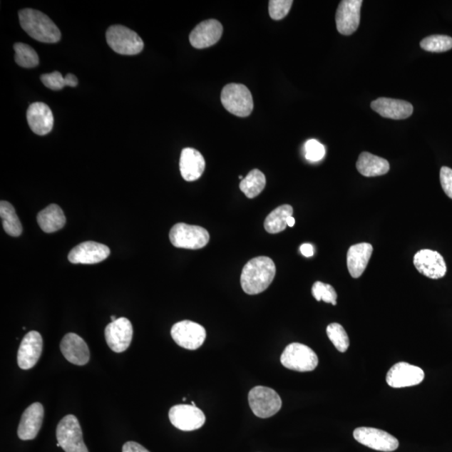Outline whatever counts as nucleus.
I'll list each match as a JSON object with an SVG mask.
<instances>
[{
	"mask_svg": "<svg viewBox=\"0 0 452 452\" xmlns=\"http://www.w3.org/2000/svg\"><path fill=\"white\" fill-rule=\"evenodd\" d=\"M312 296L317 302L324 301L327 304L337 305V292L333 287L322 282H316L312 287Z\"/></svg>",
	"mask_w": 452,
	"mask_h": 452,
	"instance_id": "obj_34",
	"label": "nucleus"
},
{
	"mask_svg": "<svg viewBox=\"0 0 452 452\" xmlns=\"http://www.w3.org/2000/svg\"><path fill=\"white\" fill-rule=\"evenodd\" d=\"M14 49L16 52L14 61L17 65L24 67V68H34L39 65V56L31 46L24 44V43H16Z\"/></svg>",
	"mask_w": 452,
	"mask_h": 452,
	"instance_id": "obj_31",
	"label": "nucleus"
},
{
	"mask_svg": "<svg viewBox=\"0 0 452 452\" xmlns=\"http://www.w3.org/2000/svg\"><path fill=\"white\" fill-rule=\"evenodd\" d=\"M26 117L29 126L37 135H46L54 126V117L49 106L46 103L31 104L27 110Z\"/></svg>",
	"mask_w": 452,
	"mask_h": 452,
	"instance_id": "obj_21",
	"label": "nucleus"
},
{
	"mask_svg": "<svg viewBox=\"0 0 452 452\" xmlns=\"http://www.w3.org/2000/svg\"><path fill=\"white\" fill-rule=\"evenodd\" d=\"M37 222L43 232L54 233L64 227L66 219L61 207L52 204L38 214Z\"/></svg>",
	"mask_w": 452,
	"mask_h": 452,
	"instance_id": "obj_25",
	"label": "nucleus"
},
{
	"mask_svg": "<svg viewBox=\"0 0 452 452\" xmlns=\"http://www.w3.org/2000/svg\"><path fill=\"white\" fill-rule=\"evenodd\" d=\"M110 249L106 245L95 242H86L78 245L68 255L72 264H97L109 257Z\"/></svg>",
	"mask_w": 452,
	"mask_h": 452,
	"instance_id": "obj_17",
	"label": "nucleus"
},
{
	"mask_svg": "<svg viewBox=\"0 0 452 452\" xmlns=\"http://www.w3.org/2000/svg\"><path fill=\"white\" fill-rule=\"evenodd\" d=\"M171 336L180 347L189 350L198 349L206 339L203 326L190 320L179 322L172 327Z\"/></svg>",
	"mask_w": 452,
	"mask_h": 452,
	"instance_id": "obj_9",
	"label": "nucleus"
},
{
	"mask_svg": "<svg viewBox=\"0 0 452 452\" xmlns=\"http://www.w3.org/2000/svg\"><path fill=\"white\" fill-rule=\"evenodd\" d=\"M223 34V27L216 20H207L199 24L190 35L192 46L196 49H205L216 44Z\"/></svg>",
	"mask_w": 452,
	"mask_h": 452,
	"instance_id": "obj_18",
	"label": "nucleus"
},
{
	"mask_svg": "<svg viewBox=\"0 0 452 452\" xmlns=\"http://www.w3.org/2000/svg\"><path fill=\"white\" fill-rule=\"evenodd\" d=\"M287 223V226H289V227H293V226H294L295 225V219L293 218L292 216H290V217H288Z\"/></svg>",
	"mask_w": 452,
	"mask_h": 452,
	"instance_id": "obj_40",
	"label": "nucleus"
},
{
	"mask_svg": "<svg viewBox=\"0 0 452 452\" xmlns=\"http://www.w3.org/2000/svg\"><path fill=\"white\" fill-rule=\"evenodd\" d=\"M56 439L66 452H89L84 443L79 421L73 415L66 416L59 422Z\"/></svg>",
	"mask_w": 452,
	"mask_h": 452,
	"instance_id": "obj_7",
	"label": "nucleus"
},
{
	"mask_svg": "<svg viewBox=\"0 0 452 452\" xmlns=\"http://www.w3.org/2000/svg\"><path fill=\"white\" fill-rule=\"evenodd\" d=\"M275 263L267 257H258L243 267L240 284L248 295H257L266 291L276 276Z\"/></svg>",
	"mask_w": 452,
	"mask_h": 452,
	"instance_id": "obj_1",
	"label": "nucleus"
},
{
	"mask_svg": "<svg viewBox=\"0 0 452 452\" xmlns=\"http://www.w3.org/2000/svg\"><path fill=\"white\" fill-rule=\"evenodd\" d=\"M111 319H112V321L113 322V321H115V320H117L118 319H117V317H115V316H112V317H111Z\"/></svg>",
	"mask_w": 452,
	"mask_h": 452,
	"instance_id": "obj_41",
	"label": "nucleus"
},
{
	"mask_svg": "<svg viewBox=\"0 0 452 452\" xmlns=\"http://www.w3.org/2000/svg\"><path fill=\"white\" fill-rule=\"evenodd\" d=\"M293 208L289 205H283L277 207L267 215L264 222V228L268 233L277 234L285 230L287 226L288 217L292 216Z\"/></svg>",
	"mask_w": 452,
	"mask_h": 452,
	"instance_id": "obj_27",
	"label": "nucleus"
},
{
	"mask_svg": "<svg viewBox=\"0 0 452 452\" xmlns=\"http://www.w3.org/2000/svg\"><path fill=\"white\" fill-rule=\"evenodd\" d=\"M325 148L315 139H310L305 144V156L307 160L317 162L325 156Z\"/></svg>",
	"mask_w": 452,
	"mask_h": 452,
	"instance_id": "obj_36",
	"label": "nucleus"
},
{
	"mask_svg": "<svg viewBox=\"0 0 452 452\" xmlns=\"http://www.w3.org/2000/svg\"><path fill=\"white\" fill-rule=\"evenodd\" d=\"M425 378L423 370L415 365L401 362L394 364L387 374L386 382L392 388H405L417 386Z\"/></svg>",
	"mask_w": 452,
	"mask_h": 452,
	"instance_id": "obj_14",
	"label": "nucleus"
},
{
	"mask_svg": "<svg viewBox=\"0 0 452 452\" xmlns=\"http://www.w3.org/2000/svg\"><path fill=\"white\" fill-rule=\"evenodd\" d=\"M170 240L177 248L199 250L209 243L210 234L201 226L178 223L170 230Z\"/></svg>",
	"mask_w": 452,
	"mask_h": 452,
	"instance_id": "obj_5",
	"label": "nucleus"
},
{
	"mask_svg": "<svg viewBox=\"0 0 452 452\" xmlns=\"http://www.w3.org/2000/svg\"><path fill=\"white\" fill-rule=\"evenodd\" d=\"M44 407L41 403H34L24 411L18 427L19 438L23 441L35 439L44 420Z\"/></svg>",
	"mask_w": 452,
	"mask_h": 452,
	"instance_id": "obj_19",
	"label": "nucleus"
},
{
	"mask_svg": "<svg viewBox=\"0 0 452 452\" xmlns=\"http://www.w3.org/2000/svg\"><path fill=\"white\" fill-rule=\"evenodd\" d=\"M123 452H150L135 441H128L123 446Z\"/></svg>",
	"mask_w": 452,
	"mask_h": 452,
	"instance_id": "obj_38",
	"label": "nucleus"
},
{
	"mask_svg": "<svg viewBox=\"0 0 452 452\" xmlns=\"http://www.w3.org/2000/svg\"><path fill=\"white\" fill-rule=\"evenodd\" d=\"M371 108L381 117L402 120L410 118L413 113V106L406 101L379 98L371 103Z\"/></svg>",
	"mask_w": 452,
	"mask_h": 452,
	"instance_id": "obj_22",
	"label": "nucleus"
},
{
	"mask_svg": "<svg viewBox=\"0 0 452 452\" xmlns=\"http://www.w3.org/2000/svg\"><path fill=\"white\" fill-rule=\"evenodd\" d=\"M356 168L363 176L376 177L387 174L389 171V163L383 158L364 152L359 155Z\"/></svg>",
	"mask_w": 452,
	"mask_h": 452,
	"instance_id": "obj_26",
	"label": "nucleus"
},
{
	"mask_svg": "<svg viewBox=\"0 0 452 452\" xmlns=\"http://www.w3.org/2000/svg\"><path fill=\"white\" fill-rule=\"evenodd\" d=\"M0 216L6 232L13 237H20L23 232L22 225L11 203L4 200L0 202Z\"/></svg>",
	"mask_w": 452,
	"mask_h": 452,
	"instance_id": "obj_28",
	"label": "nucleus"
},
{
	"mask_svg": "<svg viewBox=\"0 0 452 452\" xmlns=\"http://www.w3.org/2000/svg\"><path fill=\"white\" fill-rule=\"evenodd\" d=\"M300 251L302 255H304L306 257H311L314 256V250L310 244H304L302 245L300 247Z\"/></svg>",
	"mask_w": 452,
	"mask_h": 452,
	"instance_id": "obj_39",
	"label": "nucleus"
},
{
	"mask_svg": "<svg viewBox=\"0 0 452 452\" xmlns=\"http://www.w3.org/2000/svg\"><path fill=\"white\" fill-rule=\"evenodd\" d=\"M421 47L430 52H446L452 49V38L447 36L435 35L425 38Z\"/></svg>",
	"mask_w": 452,
	"mask_h": 452,
	"instance_id": "obj_33",
	"label": "nucleus"
},
{
	"mask_svg": "<svg viewBox=\"0 0 452 452\" xmlns=\"http://www.w3.org/2000/svg\"><path fill=\"white\" fill-rule=\"evenodd\" d=\"M362 0H343L336 13V26L344 36H351L359 28Z\"/></svg>",
	"mask_w": 452,
	"mask_h": 452,
	"instance_id": "obj_13",
	"label": "nucleus"
},
{
	"mask_svg": "<svg viewBox=\"0 0 452 452\" xmlns=\"http://www.w3.org/2000/svg\"><path fill=\"white\" fill-rule=\"evenodd\" d=\"M248 401L252 412L259 418L275 416L281 410L282 399L274 389L265 386H256L248 394Z\"/></svg>",
	"mask_w": 452,
	"mask_h": 452,
	"instance_id": "obj_8",
	"label": "nucleus"
},
{
	"mask_svg": "<svg viewBox=\"0 0 452 452\" xmlns=\"http://www.w3.org/2000/svg\"><path fill=\"white\" fill-rule=\"evenodd\" d=\"M21 26L33 39L48 44L59 42V28L44 13L36 9H25L19 12Z\"/></svg>",
	"mask_w": 452,
	"mask_h": 452,
	"instance_id": "obj_2",
	"label": "nucleus"
},
{
	"mask_svg": "<svg viewBox=\"0 0 452 452\" xmlns=\"http://www.w3.org/2000/svg\"><path fill=\"white\" fill-rule=\"evenodd\" d=\"M61 351L67 361L83 366L90 360V350L84 339L78 334L70 333L61 342Z\"/></svg>",
	"mask_w": 452,
	"mask_h": 452,
	"instance_id": "obj_20",
	"label": "nucleus"
},
{
	"mask_svg": "<svg viewBox=\"0 0 452 452\" xmlns=\"http://www.w3.org/2000/svg\"><path fill=\"white\" fill-rule=\"evenodd\" d=\"M442 189L446 195L452 200V170L448 167H442L440 172Z\"/></svg>",
	"mask_w": 452,
	"mask_h": 452,
	"instance_id": "obj_37",
	"label": "nucleus"
},
{
	"mask_svg": "<svg viewBox=\"0 0 452 452\" xmlns=\"http://www.w3.org/2000/svg\"><path fill=\"white\" fill-rule=\"evenodd\" d=\"M239 179L242 180L244 179V178H243V176L240 175V176L239 177Z\"/></svg>",
	"mask_w": 452,
	"mask_h": 452,
	"instance_id": "obj_43",
	"label": "nucleus"
},
{
	"mask_svg": "<svg viewBox=\"0 0 452 452\" xmlns=\"http://www.w3.org/2000/svg\"><path fill=\"white\" fill-rule=\"evenodd\" d=\"M220 100L229 113L240 118L250 116L254 108L251 91L242 84L226 85L221 91Z\"/></svg>",
	"mask_w": 452,
	"mask_h": 452,
	"instance_id": "obj_3",
	"label": "nucleus"
},
{
	"mask_svg": "<svg viewBox=\"0 0 452 452\" xmlns=\"http://www.w3.org/2000/svg\"><path fill=\"white\" fill-rule=\"evenodd\" d=\"M327 334L335 348L341 353H344L349 347V339L347 333L339 324H331L327 328Z\"/></svg>",
	"mask_w": 452,
	"mask_h": 452,
	"instance_id": "obj_32",
	"label": "nucleus"
},
{
	"mask_svg": "<svg viewBox=\"0 0 452 452\" xmlns=\"http://www.w3.org/2000/svg\"><path fill=\"white\" fill-rule=\"evenodd\" d=\"M180 170L183 179L188 182L199 180L205 170L203 155L195 148L183 149L180 160Z\"/></svg>",
	"mask_w": 452,
	"mask_h": 452,
	"instance_id": "obj_23",
	"label": "nucleus"
},
{
	"mask_svg": "<svg viewBox=\"0 0 452 452\" xmlns=\"http://www.w3.org/2000/svg\"><path fill=\"white\" fill-rule=\"evenodd\" d=\"M417 271L422 275L431 279H440L445 277L446 264L441 255L431 250H421L413 260Z\"/></svg>",
	"mask_w": 452,
	"mask_h": 452,
	"instance_id": "obj_16",
	"label": "nucleus"
},
{
	"mask_svg": "<svg viewBox=\"0 0 452 452\" xmlns=\"http://www.w3.org/2000/svg\"><path fill=\"white\" fill-rule=\"evenodd\" d=\"M292 0H271L269 1V14L272 20L280 21L287 16L292 8Z\"/></svg>",
	"mask_w": 452,
	"mask_h": 452,
	"instance_id": "obj_35",
	"label": "nucleus"
},
{
	"mask_svg": "<svg viewBox=\"0 0 452 452\" xmlns=\"http://www.w3.org/2000/svg\"><path fill=\"white\" fill-rule=\"evenodd\" d=\"M172 425L180 431H192L205 425L206 417L198 407L190 405L173 406L168 413Z\"/></svg>",
	"mask_w": 452,
	"mask_h": 452,
	"instance_id": "obj_11",
	"label": "nucleus"
},
{
	"mask_svg": "<svg viewBox=\"0 0 452 452\" xmlns=\"http://www.w3.org/2000/svg\"><path fill=\"white\" fill-rule=\"evenodd\" d=\"M191 406H196L195 403L194 401H191Z\"/></svg>",
	"mask_w": 452,
	"mask_h": 452,
	"instance_id": "obj_42",
	"label": "nucleus"
},
{
	"mask_svg": "<svg viewBox=\"0 0 452 452\" xmlns=\"http://www.w3.org/2000/svg\"><path fill=\"white\" fill-rule=\"evenodd\" d=\"M266 185L265 175L259 170H253L240 182V189L247 198L253 199L262 193Z\"/></svg>",
	"mask_w": 452,
	"mask_h": 452,
	"instance_id": "obj_29",
	"label": "nucleus"
},
{
	"mask_svg": "<svg viewBox=\"0 0 452 452\" xmlns=\"http://www.w3.org/2000/svg\"><path fill=\"white\" fill-rule=\"evenodd\" d=\"M106 40L108 46L124 56H135L139 54L144 47L141 37L136 32L126 26L115 25L109 27L106 32Z\"/></svg>",
	"mask_w": 452,
	"mask_h": 452,
	"instance_id": "obj_4",
	"label": "nucleus"
},
{
	"mask_svg": "<svg viewBox=\"0 0 452 452\" xmlns=\"http://www.w3.org/2000/svg\"><path fill=\"white\" fill-rule=\"evenodd\" d=\"M281 363L285 368L298 372H309L319 364L314 351L304 344L293 343L287 346L281 356Z\"/></svg>",
	"mask_w": 452,
	"mask_h": 452,
	"instance_id": "obj_6",
	"label": "nucleus"
},
{
	"mask_svg": "<svg viewBox=\"0 0 452 452\" xmlns=\"http://www.w3.org/2000/svg\"><path fill=\"white\" fill-rule=\"evenodd\" d=\"M133 334V325L126 317H119L106 327L105 329L106 341L115 353H123L129 348Z\"/></svg>",
	"mask_w": 452,
	"mask_h": 452,
	"instance_id": "obj_12",
	"label": "nucleus"
},
{
	"mask_svg": "<svg viewBox=\"0 0 452 452\" xmlns=\"http://www.w3.org/2000/svg\"><path fill=\"white\" fill-rule=\"evenodd\" d=\"M187 399L185 397L183 398V401H185Z\"/></svg>",
	"mask_w": 452,
	"mask_h": 452,
	"instance_id": "obj_44",
	"label": "nucleus"
},
{
	"mask_svg": "<svg viewBox=\"0 0 452 452\" xmlns=\"http://www.w3.org/2000/svg\"><path fill=\"white\" fill-rule=\"evenodd\" d=\"M356 441L369 448L391 452L397 450L399 441L388 432L371 427H359L354 431Z\"/></svg>",
	"mask_w": 452,
	"mask_h": 452,
	"instance_id": "obj_10",
	"label": "nucleus"
},
{
	"mask_svg": "<svg viewBox=\"0 0 452 452\" xmlns=\"http://www.w3.org/2000/svg\"><path fill=\"white\" fill-rule=\"evenodd\" d=\"M41 80L47 88L53 91H60L65 86L75 88L78 85V79L73 74H67L65 78L59 71H54L52 73L41 75Z\"/></svg>",
	"mask_w": 452,
	"mask_h": 452,
	"instance_id": "obj_30",
	"label": "nucleus"
},
{
	"mask_svg": "<svg viewBox=\"0 0 452 452\" xmlns=\"http://www.w3.org/2000/svg\"><path fill=\"white\" fill-rule=\"evenodd\" d=\"M372 253L373 247L369 243H359L350 247L347 253V266L351 277L359 278L363 275Z\"/></svg>",
	"mask_w": 452,
	"mask_h": 452,
	"instance_id": "obj_24",
	"label": "nucleus"
},
{
	"mask_svg": "<svg viewBox=\"0 0 452 452\" xmlns=\"http://www.w3.org/2000/svg\"><path fill=\"white\" fill-rule=\"evenodd\" d=\"M43 351V339L40 333L31 331L21 341L17 361L21 369H31L39 361Z\"/></svg>",
	"mask_w": 452,
	"mask_h": 452,
	"instance_id": "obj_15",
	"label": "nucleus"
}]
</instances>
